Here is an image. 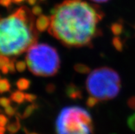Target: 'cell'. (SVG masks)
Returning a JSON list of instances; mask_svg holds the SVG:
<instances>
[{
  "label": "cell",
  "mask_w": 135,
  "mask_h": 134,
  "mask_svg": "<svg viewBox=\"0 0 135 134\" xmlns=\"http://www.w3.org/2000/svg\"><path fill=\"white\" fill-rule=\"evenodd\" d=\"M104 16L97 6L82 0H65L51 11L48 32L68 47H91L101 35L98 25Z\"/></svg>",
  "instance_id": "obj_1"
},
{
  "label": "cell",
  "mask_w": 135,
  "mask_h": 134,
  "mask_svg": "<svg viewBox=\"0 0 135 134\" xmlns=\"http://www.w3.org/2000/svg\"><path fill=\"white\" fill-rule=\"evenodd\" d=\"M38 38L34 15L27 7L0 19V54L19 56L36 44Z\"/></svg>",
  "instance_id": "obj_2"
},
{
  "label": "cell",
  "mask_w": 135,
  "mask_h": 134,
  "mask_svg": "<svg viewBox=\"0 0 135 134\" xmlns=\"http://www.w3.org/2000/svg\"><path fill=\"white\" fill-rule=\"evenodd\" d=\"M122 81L118 73L109 67H99L89 73L86 80V89L91 96L99 101L112 100L119 95Z\"/></svg>",
  "instance_id": "obj_3"
},
{
  "label": "cell",
  "mask_w": 135,
  "mask_h": 134,
  "mask_svg": "<svg viewBox=\"0 0 135 134\" xmlns=\"http://www.w3.org/2000/svg\"><path fill=\"white\" fill-rule=\"evenodd\" d=\"M26 62L30 71L38 77L54 76L60 67L57 50L45 43L32 46L27 51Z\"/></svg>",
  "instance_id": "obj_4"
},
{
  "label": "cell",
  "mask_w": 135,
  "mask_h": 134,
  "mask_svg": "<svg viewBox=\"0 0 135 134\" xmlns=\"http://www.w3.org/2000/svg\"><path fill=\"white\" fill-rule=\"evenodd\" d=\"M94 125L91 114L82 107H64L56 121V134H92Z\"/></svg>",
  "instance_id": "obj_5"
},
{
  "label": "cell",
  "mask_w": 135,
  "mask_h": 134,
  "mask_svg": "<svg viewBox=\"0 0 135 134\" xmlns=\"http://www.w3.org/2000/svg\"><path fill=\"white\" fill-rule=\"evenodd\" d=\"M65 94L69 98L77 100L82 98V91L79 87L73 83H69L65 89Z\"/></svg>",
  "instance_id": "obj_6"
},
{
  "label": "cell",
  "mask_w": 135,
  "mask_h": 134,
  "mask_svg": "<svg viewBox=\"0 0 135 134\" xmlns=\"http://www.w3.org/2000/svg\"><path fill=\"white\" fill-rule=\"evenodd\" d=\"M51 23V18L44 14L38 16L36 20V28L38 32H43L49 29Z\"/></svg>",
  "instance_id": "obj_7"
},
{
  "label": "cell",
  "mask_w": 135,
  "mask_h": 134,
  "mask_svg": "<svg viewBox=\"0 0 135 134\" xmlns=\"http://www.w3.org/2000/svg\"><path fill=\"white\" fill-rule=\"evenodd\" d=\"M10 99L17 103L21 104L26 100V94H24L21 90H17L10 95Z\"/></svg>",
  "instance_id": "obj_8"
},
{
  "label": "cell",
  "mask_w": 135,
  "mask_h": 134,
  "mask_svg": "<svg viewBox=\"0 0 135 134\" xmlns=\"http://www.w3.org/2000/svg\"><path fill=\"white\" fill-rule=\"evenodd\" d=\"M21 127L20 121H19V116H16L15 121L13 122H10L7 126V129L8 131L11 134H15L19 131Z\"/></svg>",
  "instance_id": "obj_9"
},
{
  "label": "cell",
  "mask_w": 135,
  "mask_h": 134,
  "mask_svg": "<svg viewBox=\"0 0 135 134\" xmlns=\"http://www.w3.org/2000/svg\"><path fill=\"white\" fill-rule=\"evenodd\" d=\"M38 107V105L37 104L35 103H32L31 105H28V106L25 109L23 113L21 115H20L19 118H21L22 119H25L30 117V116H32V114L37 110Z\"/></svg>",
  "instance_id": "obj_10"
},
{
  "label": "cell",
  "mask_w": 135,
  "mask_h": 134,
  "mask_svg": "<svg viewBox=\"0 0 135 134\" xmlns=\"http://www.w3.org/2000/svg\"><path fill=\"white\" fill-rule=\"evenodd\" d=\"M16 86L19 90H26L30 86V81L26 78H21L17 81Z\"/></svg>",
  "instance_id": "obj_11"
},
{
  "label": "cell",
  "mask_w": 135,
  "mask_h": 134,
  "mask_svg": "<svg viewBox=\"0 0 135 134\" xmlns=\"http://www.w3.org/2000/svg\"><path fill=\"white\" fill-rule=\"evenodd\" d=\"M110 30L114 35L117 36H119L122 34L123 31V24L119 22L114 23L110 26Z\"/></svg>",
  "instance_id": "obj_12"
},
{
  "label": "cell",
  "mask_w": 135,
  "mask_h": 134,
  "mask_svg": "<svg viewBox=\"0 0 135 134\" xmlns=\"http://www.w3.org/2000/svg\"><path fill=\"white\" fill-rule=\"evenodd\" d=\"M74 68L75 71L80 74H88L91 73V68L84 64H80V63L76 64L74 65Z\"/></svg>",
  "instance_id": "obj_13"
},
{
  "label": "cell",
  "mask_w": 135,
  "mask_h": 134,
  "mask_svg": "<svg viewBox=\"0 0 135 134\" xmlns=\"http://www.w3.org/2000/svg\"><path fill=\"white\" fill-rule=\"evenodd\" d=\"M11 88L10 82L7 79H2L0 80V93L3 94L10 92Z\"/></svg>",
  "instance_id": "obj_14"
},
{
  "label": "cell",
  "mask_w": 135,
  "mask_h": 134,
  "mask_svg": "<svg viewBox=\"0 0 135 134\" xmlns=\"http://www.w3.org/2000/svg\"><path fill=\"white\" fill-rule=\"evenodd\" d=\"M112 44H113V47L115 48L117 51H123V43L122 42V39L118 36H115L113 38L112 41Z\"/></svg>",
  "instance_id": "obj_15"
},
{
  "label": "cell",
  "mask_w": 135,
  "mask_h": 134,
  "mask_svg": "<svg viewBox=\"0 0 135 134\" xmlns=\"http://www.w3.org/2000/svg\"><path fill=\"white\" fill-rule=\"evenodd\" d=\"M99 103V99H98V98H95V97H93V96H90V97H88L86 101V104L87 105V107H91V108L95 107L96 105H98Z\"/></svg>",
  "instance_id": "obj_16"
},
{
  "label": "cell",
  "mask_w": 135,
  "mask_h": 134,
  "mask_svg": "<svg viewBox=\"0 0 135 134\" xmlns=\"http://www.w3.org/2000/svg\"><path fill=\"white\" fill-rule=\"evenodd\" d=\"M127 125L131 130L135 132V113L130 115L127 119Z\"/></svg>",
  "instance_id": "obj_17"
},
{
  "label": "cell",
  "mask_w": 135,
  "mask_h": 134,
  "mask_svg": "<svg viewBox=\"0 0 135 134\" xmlns=\"http://www.w3.org/2000/svg\"><path fill=\"white\" fill-rule=\"evenodd\" d=\"M26 66H27L26 62L22 61V60L17 61L16 63V69L19 73H22L26 70Z\"/></svg>",
  "instance_id": "obj_18"
},
{
  "label": "cell",
  "mask_w": 135,
  "mask_h": 134,
  "mask_svg": "<svg viewBox=\"0 0 135 134\" xmlns=\"http://www.w3.org/2000/svg\"><path fill=\"white\" fill-rule=\"evenodd\" d=\"M10 59H9L8 57H7L6 56L0 54V70L3 68V66H5L6 65H8L10 63Z\"/></svg>",
  "instance_id": "obj_19"
},
{
  "label": "cell",
  "mask_w": 135,
  "mask_h": 134,
  "mask_svg": "<svg viewBox=\"0 0 135 134\" xmlns=\"http://www.w3.org/2000/svg\"><path fill=\"white\" fill-rule=\"evenodd\" d=\"M4 112L6 114L7 116H8L9 117H12L16 113V109L12 107L11 105H8V107H5L4 109Z\"/></svg>",
  "instance_id": "obj_20"
},
{
  "label": "cell",
  "mask_w": 135,
  "mask_h": 134,
  "mask_svg": "<svg viewBox=\"0 0 135 134\" xmlns=\"http://www.w3.org/2000/svg\"><path fill=\"white\" fill-rule=\"evenodd\" d=\"M11 103V101L10 98H6V97H1L0 98V105L2 107H6L8 105H10Z\"/></svg>",
  "instance_id": "obj_21"
},
{
  "label": "cell",
  "mask_w": 135,
  "mask_h": 134,
  "mask_svg": "<svg viewBox=\"0 0 135 134\" xmlns=\"http://www.w3.org/2000/svg\"><path fill=\"white\" fill-rule=\"evenodd\" d=\"M42 12H43V10H42V8H41L39 6H35L32 9V14L34 16L41 15L42 14Z\"/></svg>",
  "instance_id": "obj_22"
},
{
  "label": "cell",
  "mask_w": 135,
  "mask_h": 134,
  "mask_svg": "<svg viewBox=\"0 0 135 134\" xmlns=\"http://www.w3.org/2000/svg\"><path fill=\"white\" fill-rule=\"evenodd\" d=\"M15 59H10V63L8 64L9 73H15L16 72V64H15Z\"/></svg>",
  "instance_id": "obj_23"
},
{
  "label": "cell",
  "mask_w": 135,
  "mask_h": 134,
  "mask_svg": "<svg viewBox=\"0 0 135 134\" xmlns=\"http://www.w3.org/2000/svg\"><path fill=\"white\" fill-rule=\"evenodd\" d=\"M127 104H128V106L130 109L135 110V96H132V97H130L128 101H127Z\"/></svg>",
  "instance_id": "obj_24"
},
{
  "label": "cell",
  "mask_w": 135,
  "mask_h": 134,
  "mask_svg": "<svg viewBox=\"0 0 135 134\" xmlns=\"http://www.w3.org/2000/svg\"><path fill=\"white\" fill-rule=\"evenodd\" d=\"M8 122V118L3 114H0V126L4 127Z\"/></svg>",
  "instance_id": "obj_25"
},
{
  "label": "cell",
  "mask_w": 135,
  "mask_h": 134,
  "mask_svg": "<svg viewBox=\"0 0 135 134\" xmlns=\"http://www.w3.org/2000/svg\"><path fill=\"white\" fill-rule=\"evenodd\" d=\"M36 95H33V94H26V100L28 102H30V103H33L34 101H36Z\"/></svg>",
  "instance_id": "obj_26"
},
{
  "label": "cell",
  "mask_w": 135,
  "mask_h": 134,
  "mask_svg": "<svg viewBox=\"0 0 135 134\" xmlns=\"http://www.w3.org/2000/svg\"><path fill=\"white\" fill-rule=\"evenodd\" d=\"M13 0H0V5L6 8L10 6Z\"/></svg>",
  "instance_id": "obj_27"
},
{
  "label": "cell",
  "mask_w": 135,
  "mask_h": 134,
  "mask_svg": "<svg viewBox=\"0 0 135 134\" xmlns=\"http://www.w3.org/2000/svg\"><path fill=\"white\" fill-rule=\"evenodd\" d=\"M55 90V86H54V84H49V85L47 86V91L48 92H53Z\"/></svg>",
  "instance_id": "obj_28"
},
{
  "label": "cell",
  "mask_w": 135,
  "mask_h": 134,
  "mask_svg": "<svg viewBox=\"0 0 135 134\" xmlns=\"http://www.w3.org/2000/svg\"><path fill=\"white\" fill-rule=\"evenodd\" d=\"M1 71H2V72L3 73V74H8V73H9L8 64L6 65L5 66H3V68L1 69Z\"/></svg>",
  "instance_id": "obj_29"
},
{
  "label": "cell",
  "mask_w": 135,
  "mask_h": 134,
  "mask_svg": "<svg viewBox=\"0 0 135 134\" xmlns=\"http://www.w3.org/2000/svg\"><path fill=\"white\" fill-rule=\"evenodd\" d=\"M27 2L30 6H34L36 3L37 0H27Z\"/></svg>",
  "instance_id": "obj_30"
},
{
  "label": "cell",
  "mask_w": 135,
  "mask_h": 134,
  "mask_svg": "<svg viewBox=\"0 0 135 134\" xmlns=\"http://www.w3.org/2000/svg\"><path fill=\"white\" fill-rule=\"evenodd\" d=\"M91 1L96 2V3H105V2H108L109 0H91Z\"/></svg>",
  "instance_id": "obj_31"
},
{
  "label": "cell",
  "mask_w": 135,
  "mask_h": 134,
  "mask_svg": "<svg viewBox=\"0 0 135 134\" xmlns=\"http://www.w3.org/2000/svg\"><path fill=\"white\" fill-rule=\"evenodd\" d=\"M6 129L4 127H1L0 126V134H5Z\"/></svg>",
  "instance_id": "obj_32"
},
{
  "label": "cell",
  "mask_w": 135,
  "mask_h": 134,
  "mask_svg": "<svg viewBox=\"0 0 135 134\" xmlns=\"http://www.w3.org/2000/svg\"><path fill=\"white\" fill-rule=\"evenodd\" d=\"M23 0H13L14 2H15V3H20V2H22Z\"/></svg>",
  "instance_id": "obj_33"
},
{
  "label": "cell",
  "mask_w": 135,
  "mask_h": 134,
  "mask_svg": "<svg viewBox=\"0 0 135 134\" xmlns=\"http://www.w3.org/2000/svg\"><path fill=\"white\" fill-rule=\"evenodd\" d=\"M29 134H38V133H30Z\"/></svg>",
  "instance_id": "obj_34"
},
{
  "label": "cell",
  "mask_w": 135,
  "mask_h": 134,
  "mask_svg": "<svg viewBox=\"0 0 135 134\" xmlns=\"http://www.w3.org/2000/svg\"><path fill=\"white\" fill-rule=\"evenodd\" d=\"M41 1H42V2H43V1H45V0H41Z\"/></svg>",
  "instance_id": "obj_35"
}]
</instances>
